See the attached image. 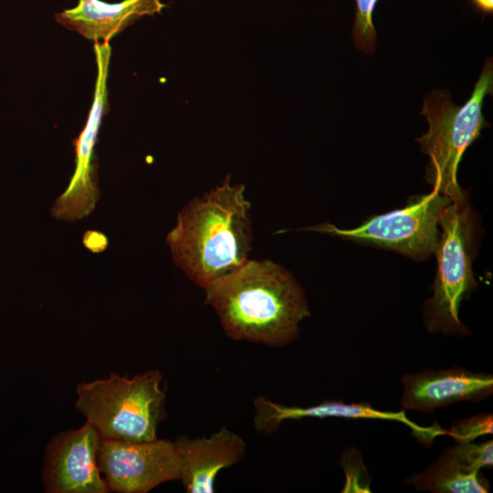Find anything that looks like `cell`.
I'll use <instances>...</instances> for the list:
<instances>
[{
    "label": "cell",
    "instance_id": "6da1fadb",
    "mask_svg": "<svg viewBox=\"0 0 493 493\" xmlns=\"http://www.w3.org/2000/svg\"><path fill=\"white\" fill-rule=\"evenodd\" d=\"M226 334L270 347H283L299 335L310 315L304 290L292 274L271 260H247L205 289Z\"/></svg>",
    "mask_w": 493,
    "mask_h": 493
},
{
    "label": "cell",
    "instance_id": "7a4b0ae2",
    "mask_svg": "<svg viewBox=\"0 0 493 493\" xmlns=\"http://www.w3.org/2000/svg\"><path fill=\"white\" fill-rule=\"evenodd\" d=\"M245 189L227 175L220 185L193 198L166 236L174 264L204 290L248 260L253 236Z\"/></svg>",
    "mask_w": 493,
    "mask_h": 493
},
{
    "label": "cell",
    "instance_id": "3957f363",
    "mask_svg": "<svg viewBox=\"0 0 493 493\" xmlns=\"http://www.w3.org/2000/svg\"><path fill=\"white\" fill-rule=\"evenodd\" d=\"M492 91L493 63L488 58L470 98L462 106L453 103L449 90H433L424 100L421 114L429 130L416 141L430 159L426 178L434 190L451 201L466 196L456 180L457 168L466 150L489 126L482 110L485 97Z\"/></svg>",
    "mask_w": 493,
    "mask_h": 493
},
{
    "label": "cell",
    "instance_id": "277c9868",
    "mask_svg": "<svg viewBox=\"0 0 493 493\" xmlns=\"http://www.w3.org/2000/svg\"><path fill=\"white\" fill-rule=\"evenodd\" d=\"M163 374L148 371L132 377L111 372L77 387L76 408L102 439L152 441L165 417Z\"/></svg>",
    "mask_w": 493,
    "mask_h": 493
},
{
    "label": "cell",
    "instance_id": "5b68a950",
    "mask_svg": "<svg viewBox=\"0 0 493 493\" xmlns=\"http://www.w3.org/2000/svg\"><path fill=\"white\" fill-rule=\"evenodd\" d=\"M475 223L467 196L451 201L440 220L434 254L437 273L433 296L424 307V325L430 334L466 337L470 330L459 320L462 300L476 288L472 270Z\"/></svg>",
    "mask_w": 493,
    "mask_h": 493
},
{
    "label": "cell",
    "instance_id": "8992f818",
    "mask_svg": "<svg viewBox=\"0 0 493 493\" xmlns=\"http://www.w3.org/2000/svg\"><path fill=\"white\" fill-rule=\"evenodd\" d=\"M450 202L447 196L433 190L413 196L404 208L372 216L355 228L341 229L323 223L299 230L362 242L423 260L435 251L440 220Z\"/></svg>",
    "mask_w": 493,
    "mask_h": 493
},
{
    "label": "cell",
    "instance_id": "52a82bcc",
    "mask_svg": "<svg viewBox=\"0 0 493 493\" xmlns=\"http://www.w3.org/2000/svg\"><path fill=\"white\" fill-rule=\"evenodd\" d=\"M97 463L110 491L146 493L179 480L180 462L173 441L131 442L100 438Z\"/></svg>",
    "mask_w": 493,
    "mask_h": 493
},
{
    "label": "cell",
    "instance_id": "ba28073f",
    "mask_svg": "<svg viewBox=\"0 0 493 493\" xmlns=\"http://www.w3.org/2000/svg\"><path fill=\"white\" fill-rule=\"evenodd\" d=\"M98 65L95 97L85 128L75 142L76 165L65 191L56 199L52 216L73 222L88 216L100 198L95 144L102 116L108 109L107 78L110 58L109 43H95Z\"/></svg>",
    "mask_w": 493,
    "mask_h": 493
},
{
    "label": "cell",
    "instance_id": "9c48e42d",
    "mask_svg": "<svg viewBox=\"0 0 493 493\" xmlns=\"http://www.w3.org/2000/svg\"><path fill=\"white\" fill-rule=\"evenodd\" d=\"M100 436L89 423L57 434L47 445L42 481L47 493H108L99 469Z\"/></svg>",
    "mask_w": 493,
    "mask_h": 493
},
{
    "label": "cell",
    "instance_id": "30bf717a",
    "mask_svg": "<svg viewBox=\"0 0 493 493\" xmlns=\"http://www.w3.org/2000/svg\"><path fill=\"white\" fill-rule=\"evenodd\" d=\"M253 406L254 427L257 432L267 435L276 433L286 420L309 417L396 421L408 426L413 435L426 446H430L436 436L447 434L446 430L436 424L424 427L410 420L404 411H381L366 402L347 404L339 400H324L313 405L301 407L288 406L265 396H257L253 402Z\"/></svg>",
    "mask_w": 493,
    "mask_h": 493
},
{
    "label": "cell",
    "instance_id": "8fae6325",
    "mask_svg": "<svg viewBox=\"0 0 493 493\" xmlns=\"http://www.w3.org/2000/svg\"><path fill=\"white\" fill-rule=\"evenodd\" d=\"M402 383V408L425 414L457 402L478 403L493 393L492 374L473 372L460 366L404 373Z\"/></svg>",
    "mask_w": 493,
    "mask_h": 493
},
{
    "label": "cell",
    "instance_id": "7c38bea8",
    "mask_svg": "<svg viewBox=\"0 0 493 493\" xmlns=\"http://www.w3.org/2000/svg\"><path fill=\"white\" fill-rule=\"evenodd\" d=\"M174 445L180 462L179 480L188 493H213L218 473L240 462L246 443L234 431L222 426L209 436L177 437Z\"/></svg>",
    "mask_w": 493,
    "mask_h": 493
},
{
    "label": "cell",
    "instance_id": "4fadbf2b",
    "mask_svg": "<svg viewBox=\"0 0 493 493\" xmlns=\"http://www.w3.org/2000/svg\"><path fill=\"white\" fill-rule=\"evenodd\" d=\"M165 7L162 0H79L73 8L55 14V20L95 43H109L136 20L160 14Z\"/></svg>",
    "mask_w": 493,
    "mask_h": 493
},
{
    "label": "cell",
    "instance_id": "5bb4252c",
    "mask_svg": "<svg viewBox=\"0 0 493 493\" xmlns=\"http://www.w3.org/2000/svg\"><path fill=\"white\" fill-rule=\"evenodd\" d=\"M416 490L433 493H487L490 489L480 471H472L446 451L425 471L407 479Z\"/></svg>",
    "mask_w": 493,
    "mask_h": 493
},
{
    "label": "cell",
    "instance_id": "9a60e30c",
    "mask_svg": "<svg viewBox=\"0 0 493 493\" xmlns=\"http://www.w3.org/2000/svg\"><path fill=\"white\" fill-rule=\"evenodd\" d=\"M355 4L352 39L355 47L366 53L374 50L377 40L373 13L380 0H352Z\"/></svg>",
    "mask_w": 493,
    "mask_h": 493
},
{
    "label": "cell",
    "instance_id": "2e32d148",
    "mask_svg": "<svg viewBox=\"0 0 493 493\" xmlns=\"http://www.w3.org/2000/svg\"><path fill=\"white\" fill-rule=\"evenodd\" d=\"M460 464L472 471L490 468L493 466V441L474 444L473 442H456L454 446L445 449Z\"/></svg>",
    "mask_w": 493,
    "mask_h": 493
},
{
    "label": "cell",
    "instance_id": "e0dca14e",
    "mask_svg": "<svg viewBox=\"0 0 493 493\" xmlns=\"http://www.w3.org/2000/svg\"><path fill=\"white\" fill-rule=\"evenodd\" d=\"M447 431L455 442H473L476 438L493 433L492 414H480L455 422Z\"/></svg>",
    "mask_w": 493,
    "mask_h": 493
},
{
    "label": "cell",
    "instance_id": "ac0fdd59",
    "mask_svg": "<svg viewBox=\"0 0 493 493\" xmlns=\"http://www.w3.org/2000/svg\"><path fill=\"white\" fill-rule=\"evenodd\" d=\"M341 457L351 465L354 471L343 468L346 475V482L341 492H371L370 477L363 465L360 453L350 447L344 451Z\"/></svg>",
    "mask_w": 493,
    "mask_h": 493
},
{
    "label": "cell",
    "instance_id": "d6986e66",
    "mask_svg": "<svg viewBox=\"0 0 493 493\" xmlns=\"http://www.w3.org/2000/svg\"><path fill=\"white\" fill-rule=\"evenodd\" d=\"M475 9L483 16L493 13V0H470Z\"/></svg>",
    "mask_w": 493,
    "mask_h": 493
}]
</instances>
